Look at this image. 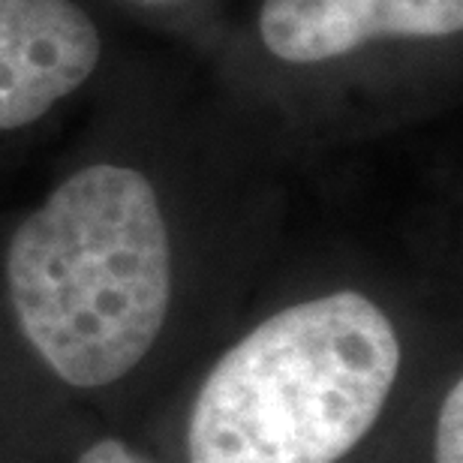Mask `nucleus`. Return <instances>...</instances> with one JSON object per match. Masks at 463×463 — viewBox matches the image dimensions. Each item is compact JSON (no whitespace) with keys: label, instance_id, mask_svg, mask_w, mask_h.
<instances>
[{"label":"nucleus","instance_id":"0eeeda50","mask_svg":"<svg viewBox=\"0 0 463 463\" xmlns=\"http://www.w3.org/2000/svg\"><path fill=\"white\" fill-rule=\"evenodd\" d=\"M138 4H151L154 6V4H172V0H138Z\"/></svg>","mask_w":463,"mask_h":463},{"label":"nucleus","instance_id":"39448f33","mask_svg":"<svg viewBox=\"0 0 463 463\" xmlns=\"http://www.w3.org/2000/svg\"><path fill=\"white\" fill-rule=\"evenodd\" d=\"M433 463H463V383L455 379L442 394L433 424Z\"/></svg>","mask_w":463,"mask_h":463},{"label":"nucleus","instance_id":"f257e3e1","mask_svg":"<svg viewBox=\"0 0 463 463\" xmlns=\"http://www.w3.org/2000/svg\"><path fill=\"white\" fill-rule=\"evenodd\" d=\"M6 289L36 358L70 388L127 379L160 340L172 244L154 184L115 163L70 175L6 250Z\"/></svg>","mask_w":463,"mask_h":463},{"label":"nucleus","instance_id":"f03ea898","mask_svg":"<svg viewBox=\"0 0 463 463\" xmlns=\"http://www.w3.org/2000/svg\"><path fill=\"white\" fill-rule=\"evenodd\" d=\"M401 335L367 295L298 301L238 340L190 406L187 463H340L383 419Z\"/></svg>","mask_w":463,"mask_h":463},{"label":"nucleus","instance_id":"20e7f679","mask_svg":"<svg viewBox=\"0 0 463 463\" xmlns=\"http://www.w3.org/2000/svg\"><path fill=\"white\" fill-rule=\"evenodd\" d=\"M463 0H265L259 33L286 63H322L373 40L460 33Z\"/></svg>","mask_w":463,"mask_h":463},{"label":"nucleus","instance_id":"423d86ee","mask_svg":"<svg viewBox=\"0 0 463 463\" xmlns=\"http://www.w3.org/2000/svg\"><path fill=\"white\" fill-rule=\"evenodd\" d=\"M76 463H154V460L145 458L142 451H136L133 446H127V442L106 437V439L90 442Z\"/></svg>","mask_w":463,"mask_h":463},{"label":"nucleus","instance_id":"7ed1b4c3","mask_svg":"<svg viewBox=\"0 0 463 463\" xmlns=\"http://www.w3.org/2000/svg\"><path fill=\"white\" fill-rule=\"evenodd\" d=\"M99 52L94 22L72 0H0V129L49 115L94 76Z\"/></svg>","mask_w":463,"mask_h":463}]
</instances>
